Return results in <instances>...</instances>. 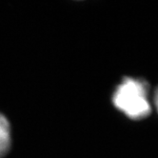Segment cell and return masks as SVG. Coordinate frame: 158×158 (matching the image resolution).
I'll use <instances>...</instances> for the list:
<instances>
[{
	"label": "cell",
	"mask_w": 158,
	"mask_h": 158,
	"mask_svg": "<svg viewBox=\"0 0 158 158\" xmlns=\"http://www.w3.org/2000/svg\"><path fill=\"white\" fill-rule=\"evenodd\" d=\"M111 100L117 110L132 120L148 117L152 110L149 84L142 78L124 77Z\"/></svg>",
	"instance_id": "6da1fadb"
},
{
	"label": "cell",
	"mask_w": 158,
	"mask_h": 158,
	"mask_svg": "<svg viewBox=\"0 0 158 158\" xmlns=\"http://www.w3.org/2000/svg\"><path fill=\"white\" fill-rule=\"evenodd\" d=\"M12 145V131L8 118L0 114V158L5 156Z\"/></svg>",
	"instance_id": "7a4b0ae2"
},
{
	"label": "cell",
	"mask_w": 158,
	"mask_h": 158,
	"mask_svg": "<svg viewBox=\"0 0 158 158\" xmlns=\"http://www.w3.org/2000/svg\"><path fill=\"white\" fill-rule=\"evenodd\" d=\"M152 104L156 110V111L158 112V87L156 88L155 92L153 94V97H152Z\"/></svg>",
	"instance_id": "3957f363"
}]
</instances>
